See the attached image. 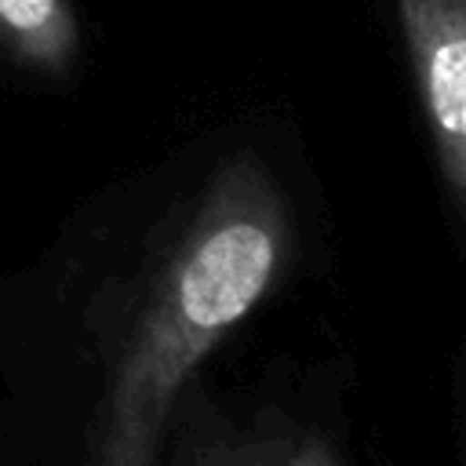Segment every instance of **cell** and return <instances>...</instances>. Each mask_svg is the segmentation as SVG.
Returning a JSON list of instances; mask_svg holds the SVG:
<instances>
[{
    "mask_svg": "<svg viewBox=\"0 0 466 466\" xmlns=\"http://www.w3.org/2000/svg\"><path fill=\"white\" fill-rule=\"evenodd\" d=\"M342 360L277 357L248 379L197 371L167 419L157 466H360Z\"/></svg>",
    "mask_w": 466,
    "mask_h": 466,
    "instance_id": "cell-2",
    "label": "cell"
},
{
    "mask_svg": "<svg viewBox=\"0 0 466 466\" xmlns=\"http://www.w3.org/2000/svg\"><path fill=\"white\" fill-rule=\"evenodd\" d=\"M0 55L40 80H69L84 55V33L69 0H0Z\"/></svg>",
    "mask_w": 466,
    "mask_h": 466,
    "instance_id": "cell-4",
    "label": "cell"
},
{
    "mask_svg": "<svg viewBox=\"0 0 466 466\" xmlns=\"http://www.w3.org/2000/svg\"><path fill=\"white\" fill-rule=\"evenodd\" d=\"M251 135L109 186L0 273V466H157L182 386L324 262Z\"/></svg>",
    "mask_w": 466,
    "mask_h": 466,
    "instance_id": "cell-1",
    "label": "cell"
},
{
    "mask_svg": "<svg viewBox=\"0 0 466 466\" xmlns=\"http://www.w3.org/2000/svg\"><path fill=\"white\" fill-rule=\"evenodd\" d=\"M411 95L422 116L433 178L462 244L466 226V0H393Z\"/></svg>",
    "mask_w": 466,
    "mask_h": 466,
    "instance_id": "cell-3",
    "label": "cell"
}]
</instances>
